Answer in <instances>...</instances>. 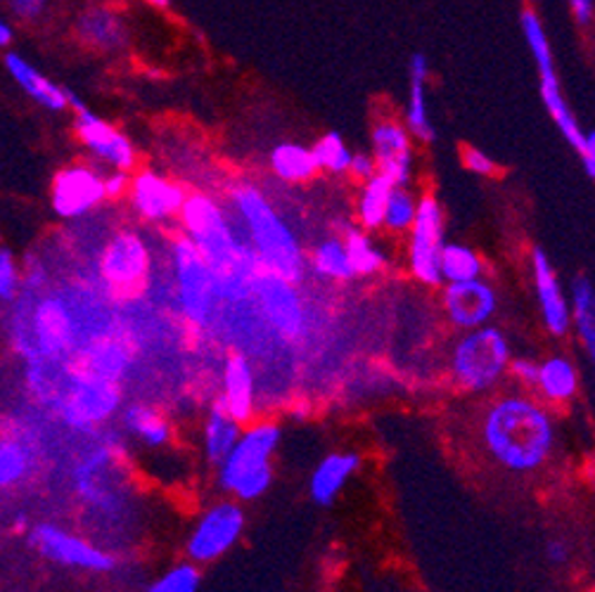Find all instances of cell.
<instances>
[{
	"instance_id": "cell-30",
	"label": "cell",
	"mask_w": 595,
	"mask_h": 592,
	"mask_svg": "<svg viewBox=\"0 0 595 592\" xmlns=\"http://www.w3.org/2000/svg\"><path fill=\"white\" fill-rule=\"evenodd\" d=\"M345 249L353 278H371L377 276V272L387 266V254L382 252L380 244L371 237L368 230L353 225L347 228L345 235Z\"/></svg>"
},
{
	"instance_id": "cell-43",
	"label": "cell",
	"mask_w": 595,
	"mask_h": 592,
	"mask_svg": "<svg viewBox=\"0 0 595 592\" xmlns=\"http://www.w3.org/2000/svg\"><path fill=\"white\" fill-rule=\"evenodd\" d=\"M536 372H538V363H536V360H532V358H513V360H510V365H508V374L520 386L534 388Z\"/></svg>"
},
{
	"instance_id": "cell-29",
	"label": "cell",
	"mask_w": 595,
	"mask_h": 592,
	"mask_svg": "<svg viewBox=\"0 0 595 592\" xmlns=\"http://www.w3.org/2000/svg\"><path fill=\"white\" fill-rule=\"evenodd\" d=\"M570 321L588 360L595 358V290L588 276H576L570 285Z\"/></svg>"
},
{
	"instance_id": "cell-46",
	"label": "cell",
	"mask_w": 595,
	"mask_h": 592,
	"mask_svg": "<svg viewBox=\"0 0 595 592\" xmlns=\"http://www.w3.org/2000/svg\"><path fill=\"white\" fill-rule=\"evenodd\" d=\"M576 154H579V159H581V164H584L586 176L593 178V176H595V134H593V131L586 134L584 146H581V150H579Z\"/></svg>"
},
{
	"instance_id": "cell-35",
	"label": "cell",
	"mask_w": 595,
	"mask_h": 592,
	"mask_svg": "<svg viewBox=\"0 0 595 592\" xmlns=\"http://www.w3.org/2000/svg\"><path fill=\"white\" fill-rule=\"evenodd\" d=\"M392 183L375 173L373 178L363 181L359 199H357V223L359 228L368 230V233H375V230L382 228V219H385V209H387V199L392 195Z\"/></svg>"
},
{
	"instance_id": "cell-50",
	"label": "cell",
	"mask_w": 595,
	"mask_h": 592,
	"mask_svg": "<svg viewBox=\"0 0 595 592\" xmlns=\"http://www.w3.org/2000/svg\"><path fill=\"white\" fill-rule=\"evenodd\" d=\"M10 40H12V28L5 20H0V48L10 46Z\"/></svg>"
},
{
	"instance_id": "cell-36",
	"label": "cell",
	"mask_w": 595,
	"mask_h": 592,
	"mask_svg": "<svg viewBox=\"0 0 595 592\" xmlns=\"http://www.w3.org/2000/svg\"><path fill=\"white\" fill-rule=\"evenodd\" d=\"M34 457L20 439H0V490L20 486L32 474Z\"/></svg>"
},
{
	"instance_id": "cell-13",
	"label": "cell",
	"mask_w": 595,
	"mask_h": 592,
	"mask_svg": "<svg viewBox=\"0 0 595 592\" xmlns=\"http://www.w3.org/2000/svg\"><path fill=\"white\" fill-rule=\"evenodd\" d=\"M72 384L58 398V415L79 431H91L121 408V388L115 382L69 378Z\"/></svg>"
},
{
	"instance_id": "cell-45",
	"label": "cell",
	"mask_w": 595,
	"mask_h": 592,
	"mask_svg": "<svg viewBox=\"0 0 595 592\" xmlns=\"http://www.w3.org/2000/svg\"><path fill=\"white\" fill-rule=\"evenodd\" d=\"M103 181H105V195H107V199H119V197H124L126 193H129L131 173L112 169L109 176H103Z\"/></svg>"
},
{
	"instance_id": "cell-31",
	"label": "cell",
	"mask_w": 595,
	"mask_h": 592,
	"mask_svg": "<svg viewBox=\"0 0 595 592\" xmlns=\"http://www.w3.org/2000/svg\"><path fill=\"white\" fill-rule=\"evenodd\" d=\"M240 431H243V425L235 422L229 413L217 406V403L209 408L202 425V451L211 465H219V462L231 453Z\"/></svg>"
},
{
	"instance_id": "cell-1",
	"label": "cell",
	"mask_w": 595,
	"mask_h": 592,
	"mask_svg": "<svg viewBox=\"0 0 595 592\" xmlns=\"http://www.w3.org/2000/svg\"><path fill=\"white\" fill-rule=\"evenodd\" d=\"M558 427L546 403L527 394H503L481 415V445L510 474H534L556 453Z\"/></svg>"
},
{
	"instance_id": "cell-49",
	"label": "cell",
	"mask_w": 595,
	"mask_h": 592,
	"mask_svg": "<svg viewBox=\"0 0 595 592\" xmlns=\"http://www.w3.org/2000/svg\"><path fill=\"white\" fill-rule=\"evenodd\" d=\"M30 531H32V522L24 512H20L15 519H12V533H30Z\"/></svg>"
},
{
	"instance_id": "cell-2",
	"label": "cell",
	"mask_w": 595,
	"mask_h": 592,
	"mask_svg": "<svg viewBox=\"0 0 595 592\" xmlns=\"http://www.w3.org/2000/svg\"><path fill=\"white\" fill-rule=\"evenodd\" d=\"M178 221L183 237L195 244L214 272L221 299L240 301L249 297L261 268L219 201L202 193L188 195Z\"/></svg>"
},
{
	"instance_id": "cell-6",
	"label": "cell",
	"mask_w": 595,
	"mask_h": 592,
	"mask_svg": "<svg viewBox=\"0 0 595 592\" xmlns=\"http://www.w3.org/2000/svg\"><path fill=\"white\" fill-rule=\"evenodd\" d=\"M522 34H524V40H527V48L534 57L536 62V69H538V83H541V100L544 105L550 114V119L556 121V126L560 128V134L564 136V140L570 142V146L574 148V152L581 150V146H584V128L579 126L576 117L572 114V107L570 103H567V97L562 95V89H560V79H558V71H556V60H552V48H550V40H548V34H546V26L541 22V18L538 14L527 8L522 10Z\"/></svg>"
},
{
	"instance_id": "cell-27",
	"label": "cell",
	"mask_w": 595,
	"mask_h": 592,
	"mask_svg": "<svg viewBox=\"0 0 595 592\" xmlns=\"http://www.w3.org/2000/svg\"><path fill=\"white\" fill-rule=\"evenodd\" d=\"M3 62L8 74L15 79L20 89L32 100H36L40 107H46L50 112L67 109V89L52 83L44 71L36 69L26 57H22L20 53H8Z\"/></svg>"
},
{
	"instance_id": "cell-7",
	"label": "cell",
	"mask_w": 595,
	"mask_h": 592,
	"mask_svg": "<svg viewBox=\"0 0 595 592\" xmlns=\"http://www.w3.org/2000/svg\"><path fill=\"white\" fill-rule=\"evenodd\" d=\"M172 264L180 313L186 315L188 323L207 327L223 301L214 272L207 266L202 254L195 249V244L186 237H178L174 242Z\"/></svg>"
},
{
	"instance_id": "cell-8",
	"label": "cell",
	"mask_w": 595,
	"mask_h": 592,
	"mask_svg": "<svg viewBox=\"0 0 595 592\" xmlns=\"http://www.w3.org/2000/svg\"><path fill=\"white\" fill-rule=\"evenodd\" d=\"M97 272L112 294L138 297L152 272L150 244L136 230H117L97 256Z\"/></svg>"
},
{
	"instance_id": "cell-14",
	"label": "cell",
	"mask_w": 595,
	"mask_h": 592,
	"mask_svg": "<svg viewBox=\"0 0 595 592\" xmlns=\"http://www.w3.org/2000/svg\"><path fill=\"white\" fill-rule=\"evenodd\" d=\"M107 199L101 173L86 164H72L58 171L50 187V205L60 219L74 221L91 213Z\"/></svg>"
},
{
	"instance_id": "cell-10",
	"label": "cell",
	"mask_w": 595,
	"mask_h": 592,
	"mask_svg": "<svg viewBox=\"0 0 595 592\" xmlns=\"http://www.w3.org/2000/svg\"><path fill=\"white\" fill-rule=\"evenodd\" d=\"M406 240V266L416 282L424 287H442V249L446 244V219L444 207L434 195H422L418 199V211Z\"/></svg>"
},
{
	"instance_id": "cell-44",
	"label": "cell",
	"mask_w": 595,
	"mask_h": 592,
	"mask_svg": "<svg viewBox=\"0 0 595 592\" xmlns=\"http://www.w3.org/2000/svg\"><path fill=\"white\" fill-rule=\"evenodd\" d=\"M377 173V166H375V159L371 152H353L351 154V162H349V169H347V176L357 178V181H368L373 178Z\"/></svg>"
},
{
	"instance_id": "cell-23",
	"label": "cell",
	"mask_w": 595,
	"mask_h": 592,
	"mask_svg": "<svg viewBox=\"0 0 595 592\" xmlns=\"http://www.w3.org/2000/svg\"><path fill=\"white\" fill-rule=\"evenodd\" d=\"M428 83H430V62L424 55H413L408 65V103L404 114V126L410 138L422 142V146H432L436 131L430 117L428 105Z\"/></svg>"
},
{
	"instance_id": "cell-28",
	"label": "cell",
	"mask_w": 595,
	"mask_h": 592,
	"mask_svg": "<svg viewBox=\"0 0 595 592\" xmlns=\"http://www.w3.org/2000/svg\"><path fill=\"white\" fill-rule=\"evenodd\" d=\"M121 420L129 434L148 448H164L174 437L168 417L143 401H133L121 410Z\"/></svg>"
},
{
	"instance_id": "cell-26",
	"label": "cell",
	"mask_w": 595,
	"mask_h": 592,
	"mask_svg": "<svg viewBox=\"0 0 595 592\" xmlns=\"http://www.w3.org/2000/svg\"><path fill=\"white\" fill-rule=\"evenodd\" d=\"M534 388L546 406H567L581 392V374L570 356L556 353L538 363Z\"/></svg>"
},
{
	"instance_id": "cell-3",
	"label": "cell",
	"mask_w": 595,
	"mask_h": 592,
	"mask_svg": "<svg viewBox=\"0 0 595 592\" xmlns=\"http://www.w3.org/2000/svg\"><path fill=\"white\" fill-rule=\"evenodd\" d=\"M231 207L243 225V237L264 272L300 285L306 276V252L290 223L282 219L257 185L235 183Z\"/></svg>"
},
{
	"instance_id": "cell-48",
	"label": "cell",
	"mask_w": 595,
	"mask_h": 592,
	"mask_svg": "<svg viewBox=\"0 0 595 592\" xmlns=\"http://www.w3.org/2000/svg\"><path fill=\"white\" fill-rule=\"evenodd\" d=\"M546 555L552 565L560 567V565H564L567 559H570V545H567L564 541H550L546 545Z\"/></svg>"
},
{
	"instance_id": "cell-24",
	"label": "cell",
	"mask_w": 595,
	"mask_h": 592,
	"mask_svg": "<svg viewBox=\"0 0 595 592\" xmlns=\"http://www.w3.org/2000/svg\"><path fill=\"white\" fill-rule=\"evenodd\" d=\"M77 36L97 53H119L129 43V28L115 10L105 5H93L83 10L77 20Z\"/></svg>"
},
{
	"instance_id": "cell-25",
	"label": "cell",
	"mask_w": 595,
	"mask_h": 592,
	"mask_svg": "<svg viewBox=\"0 0 595 592\" xmlns=\"http://www.w3.org/2000/svg\"><path fill=\"white\" fill-rule=\"evenodd\" d=\"M361 469V455L353 451H339L328 453L318 465L311 472L308 479V494L314 498L316 504L328 508L332 504L339 494H342L345 486L353 479V474Z\"/></svg>"
},
{
	"instance_id": "cell-4",
	"label": "cell",
	"mask_w": 595,
	"mask_h": 592,
	"mask_svg": "<svg viewBox=\"0 0 595 592\" xmlns=\"http://www.w3.org/2000/svg\"><path fill=\"white\" fill-rule=\"evenodd\" d=\"M282 441V429L273 420L249 422L240 431L231 453L219 462V486L237 502H254L273 484V455Z\"/></svg>"
},
{
	"instance_id": "cell-41",
	"label": "cell",
	"mask_w": 595,
	"mask_h": 592,
	"mask_svg": "<svg viewBox=\"0 0 595 592\" xmlns=\"http://www.w3.org/2000/svg\"><path fill=\"white\" fill-rule=\"evenodd\" d=\"M463 164L467 171L475 173V176H481V178H491V176H495V173H499V166H495L493 159L479 148H465Z\"/></svg>"
},
{
	"instance_id": "cell-38",
	"label": "cell",
	"mask_w": 595,
	"mask_h": 592,
	"mask_svg": "<svg viewBox=\"0 0 595 592\" xmlns=\"http://www.w3.org/2000/svg\"><path fill=\"white\" fill-rule=\"evenodd\" d=\"M311 154H314V159H316L318 171H328V173H332V176H345L353 152L349 150L342 136L330 131V134H325L314 148H311Z\"/></svg>"
},
{
	"instance_id": "cell-19",
	"label": "cell",
	"mask_w": 595,
	"mask_h": 592,
	"mask_svg": "<svg viewBox=\"0 0 595 592\" xmlns=\"http://www.w3.org/2000/svg\"><path fill=\"white\" fill-rule=\"evenodd\" d=\"M373 159L380 176H385L394 187L408 185L413 178V138L406 131L404 121L380 119L371 134Z\"/></svg>"
},
{
	"instance_id": "cell-47",
	"label": "cell",
	"mask_w": 595,
	"mask_h": 592,
	"mask_svg": "<svg viewBox=\"0 0 595 592\" xmlns=\"http://www.w3.org/2000/svg\"><path fill=\"white\" fill-rule=\"evenodd\" d=\"M570 8L574 12V20L579 26L593 24V12H595L593 0H570Z\"/></svg>"
},
{
	"instance_id": "cell-42",
	"label": "cell",
	"mask_w": 595,
	"mask_h": 592,
	"mask_svg": "<svg viewBox=\"0 0 595 592\" xmlns=\"http://www.w3.org/2000/svg\"><path fill=\"white\" fill-rule=\"evenodd\" d=\"M50 0H8L10 12L22 22H36L48 12Z\"/></svg>"
},
{
	"instance_id": "cell-11",
	"label": "cell",
	"mask_w": 595,
	"mask_h": 592,
	"mask_svg": "<svg viewBox=\"0 0 595 592\" xmlns=\"http://www.w3.org/2000/svg\"><path fill=\"white\" fill-rule=\"evenodd\" d=\"M67 107L74 109L77 138L97 162L126 173H131L138 166V152L133 148V142L126 138L119 128L97 117V114L83 105V100L72 91H67Z\"/></svg>"
},
{
	"instance_id": "cell-17",
	"label": "cell",
	"mask_w": 595,
	"mask_h": 592,
	"mask_svg": "<svg viewBox=\"0 0 595 592\" xmlns=\"http://www.w3.org/2000/svg\"><path fill=\"white\" fill-rule=\"evenodd\" d=\"M252 294L259 297L266 323L271 325L282 339L294 341L304 335L306 313L294 282H288L261 270L257 280H254Z\"/></svg>"
},
{
	"instance_id": "cell-9",
	"label": "cell",
	"mask_w": 595,
	"mask_h": 592,
	"mask_svg": "<svg viewBox=\"0 0 595 592\" xmlns=\"http://www.w3.org/2000/svg\"><path fill=\"white\" fill-rule=\"evenodd\" d=\"M247 516L243 504L233 498L211 502L205 512L197 516L195 526L186 541V557L195 567L214 565L223 555H229L243 538Z\"/></svg>"
},
{
	"instance_id": "cell-12",
	"label": "cell",
	"mask_w": 595,
	"mask_h": 592,
	"mask_svg": "<svg viewBox=\"0 0 595 592\" xmlns=\"http://www.w3.org/2000/svg\"><path fill=\"white\" fill-rule=\"evenodd\" d=\"M30 541L38 550V555L55 561V565L79 569V571H91V573H109L117 569L115 555L58 524L32 526Z\"/></svg>"
},
{
	"instance_id": "cell-15",
	"label": "cell",
	"mask_w": 595,
	"mask_h": 592,
	"mask_svg": "<svg viewBox=\"0 0 595 592\" xmlns=\"http://www.w3.org/2000/svg\"><path fill=\"white\" fill-rule=\"evenodd\" d=\"M30 344L34 358H62L77 341V327L72 311L60 297H40L32 311L30 321Z\"/></svg>"
},
{
	"instance_id": "cell-20",
	"label": "cell",
	"mask_w": 595,
	"mask_h": 592,
	"mask_svg": "<svg viewBox=\"0 0 595 592\" xmlns=\"http://www.w3.org/2000/svg\"><path fill=\"white\" fill-rule=\"evenodd\" d=\"M532 266V280H534V292L538 313H541L544 327L552 337H567L572 332L570 321V299H567V290L562 287L556 266H552L550 256L536 247L529 256Z\"/></svg>"
},
{
	"instance_id": "cell-32",
	"label": "cell",
	"mask_w": 595,
	"mask_h": 592,
	"mask_svg": "<svg viewBox=\"0 0 595 592\" xmlns=\"http://www.w3.org/2000/svg\"><path fill=\"white\" fill-rule=\"evenodd\" d=\"M268 162H271V171L276 173V178L290 185L308 183L318 173L311 148L300 146V142H280V146L273 148Z\"/></svg>"
},
{
	"instance_id": "cell-22",
	"label": "cell",
	"mask_w": 595,
	"mask_h": 592,
	"mask_svg": "<svg viewBox=\"0 0 595 592\" xmlns=\"http://www.w3.org/2000/svg\"><path fill=\"white\" fill-rule=\"evenodd\" d=\"M131 365V353L126 344L115 337H101L81 349L67 365L69 378H89L119 384Z\"/></svg>"
},
{
	"instance_id": "cell-5",
	"label": "cell",
	"mask_w": 595,
	"mask_h": 592,
	"mask_svg": "<svg viewBox=\"0 0 595 592\" xmlns=\"http://www.w3.org/2000/svg\"><path fill=\"white\" fill-rule=\"evenodd\" d=\"M513 360L510 341L499 327L485 325L463 332L451 349V382L467 394H487L508 378Z\"/></svg>"
},
{
	"instance_id": "cell-21",
	"label": "cell",
	"mask_w": 595,
	"mask_h": 592,
	"mask_svg": "<svg viewBox=\"0 0 595 592\" xmlns=\"http://www.w3.org/2000/svg\"><path fill=\"white\" fill-rule=\"evenodd\" d=\"M217 406H221L243 427L249 425L254 415H257V374H254L249 358L243 353L225 358Z\"/></svg>"
},
{
	"instance_id": "cell-39",
	"label": "cell",
	"mask_w": 595,
	"mask_h": 592,
	"mask_svg": "<svg viewBox=\"0 0 595 592\" xmlns=\"http://www.w3.org/2000/svg\"><path fill=\"white\" fill-rule=\"evenodd\" d=\"M200 583H202L200 567H195L192 561H178V565L166 569L140 592H197L200 590Z\"/></svg>"
},
{
	"instance_id": "cell-33",
	"label": "cell",
	"mask_w": 595,
	"mask_h": 592,
	"mask_svg": "<svg viewBox=\"0 0 595 592\" xmlns=\"http://www.w3.org/2000/svg\"><path fill=\"white\" fill-rule=\"evenodd\" d=\"M306 270L330 282H347L353 278L342 237H325L306 254Z\"/></svg>"
},
{
	"instance_id": "cell-37",
	"label": "cell",
	"mask_w": 595,
	"mask_h": 592,
	"mask_svg": "<svg viewBox=\"0 0 595 592\" xmlns=\"http://www.w3.org/2000/svg\"><path fill=\"white\" fill-rule=\"evenodd\" d=\"M416 211H418V197L410 193V187L408 185L392 187L385 219H382V228L392 235H406L410 225H413Z\"/></svg>"
},
{
	"instance_id": "cell-18",
	"label": "cell",
	"mask_w": 595,
	"mask_h": 592,
	"mask_svg": "<svg viewBox=\"0 0 595 592\" xmlns=\"http://www.w3.org/2000/svg\"><path fill=\"white\" fill-rule=\"evenodd\" d=\"M126 195H129L138 219H143L145 223H166L178 219L188 199L186 187L154 171H138Z\"/></svg>"
},
{
	"instance_id": "cell-16",
	"label": "cell",
	"mask_w": 595,
	"mask_h": 592,
	"mask_svg": "<svg viewBox=\"0 0 595 592\" xmlns=\"http://www.w3.org/2000/svg\"><path fill=\"white\" fill-rule=\"evenodd\" d=\"M439 303H442V313L453 329L470 332L491 325L495 311H499V294L489 280L477 278L470 282L444 285Z\"/></svg>"
},
{
	"instance_id": "cell-34",
	"label": "cell",
	"mask_w": 595,
	"mask_h": 592,
	"mask_svg": "<svg viewBox=\"0 0 595 592\" xmlns=\"http://www.w3.org/2000/svg\"><path fill=\"white\" fill-rule=\"evenodd\" d=\"M439 272H442V285L485 278V258L470 244L446 242L442 249V262H439Z\"/></svg>"
},
{
	"instance_id": "cell-40",
	"label": "cell",
	"mask_w": 595,
	"mask_h": 592,
	"mask_svg": "<svg viewBox=\"0 0 595 592\" xmlns=\"http://www.w3.org/2000/svg\"><path fill=\"white\" fill-rule=\"evenodd\" d=\"M24 272L22 266L10 249H0V301H15L22 292Z\"/></svg>"
}]
</instances>
